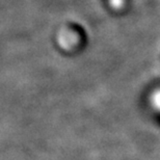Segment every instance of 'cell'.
I'll use <instances>...</instances> for the list:
<instances>
[{
  "label": "cell",
  "mask_w": 160,
  "mask_h": 160,
  "mask_svg": "<svg viewBox=\"0 0 160 160\" xmlns=\"http://www.w3.org/2000/svg\"><path fill=\"white\" fill-rule=\"evenodd\" d=\"M109 3L113 8H121L124 5V0H109Z\"/></svg>",
  "instance_id": "1"
}]
</instances>
